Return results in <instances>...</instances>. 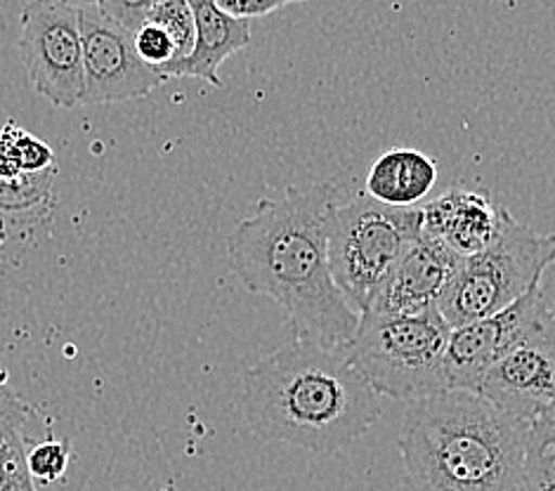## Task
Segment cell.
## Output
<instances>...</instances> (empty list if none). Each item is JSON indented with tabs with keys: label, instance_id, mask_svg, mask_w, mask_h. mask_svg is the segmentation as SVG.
Segmentation results:
<instances>
[{
	"label": "cell",
	"instance_id": "1",
	"mask_svg": "<svg viewBox=\"0 0 555 491\" xmlns=\"http://www.w3.org/2000/svg\"><path fill=\"white\" fill-rule=\"evenodd\" d=\"M332 182L288 188L262 198L256 214L228 236V258L246 290L272 298L286 312L296 338L348 350L360 326L328 264Z\"/></svg>",
	"mask_w": 555,
	"mask_h": 491
},
{
	"label": "cell",
	"instance_id": "2",
	"mask_svg": "<svg viewBox=\"0 0 555 491\" xmlns=\"http://www.w3.org/2000/svg\"><path fill=\"white\" fill-rule=\"evenodd\" d=\"M378 392L346 350L296 338L248 369L246 421L260 440L334 454L380 418Z\"/></svg>",
	"mask_w": 555,
	"mask_h": 491
},
{
	"label": "cell",
	"instance_id": "3",
	"mask_svg": "<svg viewBox=\"0 0 555 491\" xmlns=\"http://www.w3.org/2000/svg\"><path fill=\"white\" fill-rule=\"evenodd\" d=\"M530 423L478 392H435L412 402L400 428L404 491H525Z\"/></svg>",
	"mask_w": 555,
	"mask_h": 491
},
{
	"label": "cell",
	"instance_id": "4",
	"mask_svg": "<svg viewBox=\"0 0 555 491\" xmlns=\"http://www.w3.org/2000/svg\"><path fill=\"white\" fill-rule=\"evenodd\" d=\"M449 336L452 326L438 308L416 314L362 312L346 352L378 395L416 402L447 390Z\"/></svg>",
	"mask_w": 555,
	"mask_h": 491
},
{
	"label": "cell",
	"instance_id": "5",
	"mask_svg": "<svg viewBox=\"0 0 555 491\" xmlns=\"http://www.w3.org/2000/svg\"><path fill=\"white\" fill-rule=\"evenodd\" d=\"M423 234V210L395 208L369 194L336 204L328 216V264L350 308L362 314L406 248Z\"/></svg>",
	"mask_w": 555,
	"mask_h": 491
},
{
	"label": "cell",
	"instance_id": "6",
	"mask_svg": "<svg viewBox=\"0 0 555 491\" xmlns=\"http://www.w3.org/2000/svg\"><path fill=\"white\" fill-rule=\"evenodd\" d=\"M553 264L555 234H539L508 214L492 244L461 260L438 310L452 328L496 314L539 288Z\"/></svg>",
	"mask_w": 555,
	"mask_h": 491
},
{
	"label": "cell",
	"instance_id": "7",
	"mask_svg": "<svg viewBox=\"0 0 555 491\" xmlns=\"http://www.w3.org/2000/svg\"><path fill=\"white\" fill-rule=\"evenodd\" d=\"M20 52L36 95L60 109L86 104L81 10L64 0H29Z\"/></svg>",
	"mask_w": 555,
	"mask_h": 491
},
{
	"label": "cell",
	"instance_id": "8",
	"mask_svg": "<svg viewBox=\"0 0 555 491\" xmlns=\"http://www.w3.org/2000/svg\"><path fill=\"white\" fill-rule=\"evenodd\" d=\"M86 104H112L147 98L168 78L142 62L133 31L104 15L100 5L81 8Z\"/></svg>",
	"mask_w": 555,
	"mask_h": 491
},
{
	"label": "cell",
	"instance_id": "9",
	"mask_svg": "<svg viewBox=\"0 0 555 491\" xmlns=\"http://www.w3.org/2000/svg\"><path fill=\"white\" fill-rule=\"evenodd\" d=\"M546 322L548 314L534 288L506 310L452 328L444 354L447 388L475 392L501 357Z\"/></svg>",
	"mask_w": 555,
	"mask_h": 491
},
{
	"label": "cell",
	"instance_id": "10",
	"mask_svg": "<svg viewBox=\"0 0 555 491\" xmlns=\"http://www.w3.org/2000/svg\"><path fill=\"white\" fill-rule=\"evenodd\" d=\"M475 392L527 423L544 416L555 400V328L551 320L501 357Z\"/></svg>",
	"mask_w": 555,
	"mask_h": 491
},
{
	"label": "cell",
	"instance_id": "11",
	"mask_svg": "<svg viewBox=\"0 0 555 491\" xmlns=\"http://www.w3.org/2000/svg\"><path fill=\"white\" fill-rule=\"evenodd\" d=\"M461 260L464 258H459L438 238L421 234L395 264L366 312L416 314L438 308L442 294L461 268Z\"/></svg>",
	"mask_w": 555,
	"mask_h": 491
},
{
	"label": "cell",
	"instance_id": "12",
	"mask_svg": "<svg viewBox=\"0 0 555 491\" xmlns=\"http://www.w3.org/2000/svg\"><path fill=\"white\" fill-rule=\"evenodd\" d=\"M423 210V234L438 238L459 258H470L494 242L508 218L504 206L478 190H449Z\"/></svg>",
	"mask_w": 555,
	"mask_h": 491
},
{
	"label": "cell",
	"instance_id": "13",
	"mask_svg": "<svg viewBox=\"0 0 555 491\" xmlns=\"http://www.w3.org/2000/svg\"><path fill=\"white\" fill-rule=\"evenodd\" d=\"M194 15V50L190 57L166 64V78H199L216 88H222L220 64L234 52L248 48L250 24L236 20L220 10L216 0H188Z\"/></svg>",
	"mask_w": 555,
	"mask_h": 491
},
{
	"label": "cell",
	"instance_id": "14",
	"mask_svg": "<svg viewBox=\"0 0 555 491\" xmlns=\"http://www.w3.org/2000/svg\"><path fill=\"white\" fill-rule=\"evenodd\" d=\"M435 182H438V164L428 154L392 147L383 152L369 168L364 194L386 206L412 208L430 194Z\"/></svg>",
	"mask_w": 555,
	"mask_h": 491
},
{
	"label": "cell",
	"instance_id": "15",
	"mask_svg": "<svg viewBox=\"0 0 555 491\" xmlns=\"http://www.w3.org/2000/svg\"><path fill=\"white\" fill-rule=\"evenodd\" d=\"M52 168H55V156L46 142L15 124L0 130V178L12 180Z\"/></svg>",
	"mask_w": 555,
	"mask_h": 491
},
{
	"label": "cell",
	"instance_id": "16",
	"mask_svg": "<svg viewBox=\"0 0 555 491\" xmlns=\"http://www.w3.org/2000/svg\"><path fill=\"white\" fill-rule=\"evenodd\" d=\"M525 491H555V421L548 414L527 430Z\"/></svg>",
	"mask_w": 555,
	"mask_h": 491
},
{
	"label": "cell",
	"instance_id": "17",
	"mask_svg": "<svg viewBox=\"0 0 555 491\" xmlns=\"http://www.w3.org/2000/svg\"><path fill=\"white\" fill-rule=\"evenodd\" d=\"M147 22L162 26V29L170 36V41H173V46H176L173 62H180V60L192 55L196 29H194V15H192V8L188 0H158L147 15Z\"/></svg>",
	"mask_w": 555,
	"mask_h": 491
},
{
	"label": "cell",
	"instance_id": "18",
	"mask_svg": "<svg viewBox=\"0 0 555 491\" xmlns=\"http://www.w3.org/2000/svg\"><path fill=\"white\" fill-rule=\"evenodd\" d=\"M0 491H36L22 430L15 428H0Z\"/></svg>",
	"mask_w": 555,
	"mask_h": 491
},
{
	"label": "cell",
	"instance_id": "19",
	"mask_svg": "<svg viewBox=\"0 0 555 491\" xmlns=\"http://www.w3.org/2000/svg\"><path fill=\"white\" fill-rule=\"evenodd\" d=\"M26 466L34 482L55 484L69 468V447L60 440L38 442L26 451Z\"/></svg>",
	"mask_w": 555,
	"mask_h": 491
},
{
	"label": "cell",
	"instance_id": "20",
	"mask_svg": "<svg viewBox=\"0 0 555 491\" xmlns=\"http://www.w3.org/2000/svg\"><path fill=\"white\" fill-rule=\"evenodd\" d=\"M52 176H55V168L46 172H29V176L12 180L0 178V208H26L38 204Z\"/></svg>",
	"mask_w": 555,
	"mask_h": 491
},
{
	"label": "cell",
	"instance_id": "21",
	"mask_svg": "<svg viewBox=\"0 0 555 491\" xmlns=\"http://www.w3.org/2000/svg\"><path fill=\"white\" fill-rule=\"evenodd\" d=\"M133 41L142 62H147L154 69H162V66L176 60V46L170 41V36L162 26H156L152 22H144L140 26L133 34Z\"/></svg>",
	"mask_w": 555,
	"mask_h": 491
},
{
	"label": "cell",
	"instance_id": "22",
	"mask_svg": "<svg viewBox=\"0 0 555 491\" xmlns=\"http://www.w3.org/2000/svg\"><path fill=\"white\" fill-rule=\"evenodd\" d=\"M156 3L158 0H100V10L135 34Z\"/></svg>",
	"mask_w": 555,
	"mask_h": 491
},
{
	"label": "cell",
	"instance_id": "23",
	"mask_svg": "<svg viewBox=\"0 0 555 491\" xmlns=\"http://www.w3.org/2000/svg\"><path fill=\"white\" fill-rule=\"evenodd\" d=\"M220 10L228 12V15L236 20H258L272 15V12L282 10L286 5H298V3H308V0H216Z\"/></svg>",
	"mask_w": 555,
	"mask_h": 491
},
{
	"label": "cell",
	"instance_id": "24",
	"mask_svg": "<svg viewBox=\"0 0 555 491\" xmlns=\"http://www.w3.org/2000/svg\"><path fill=\"white\" fill-rule=\"evenodd\" d=\"M29 416H31V409L26 406L15 392L8 390L5 385L0 383V428L22 430V426Z\"/></svg>",
	"mask_w": 555,
	"mask_h": 491
},
{
	"label": "cell",
	"instance_id": "25",
	"mask_svg": "<svg viewBox=\"0 0 555 491\" xmlns=\"http://www.w3.org/2000/svg\"><path fill=\"white\" fill-rule=\"evenodd\" d=\"M539 294H541V302H544V310L551 320V326L555 328V268H548L544 279H541Z\"/></svg>",
	"mask_w": 555,
	"mask_h": 491
},
{
	"label": "cell",
	"instance_id": "26",
	"mask_svg": "<svg viewBox=\"0 0 555 491\" xmlns=\"http://www.w3.org/2000/svg\"><path fill=\"white\" fill-rule=\"evenodd\" d=\"M64 3H69V5H74V8H90V5H100V0H64Z\"/></svg>",
	"mask_w": 555,
	"mask_h": 491
},
{
	"label": "cell",
	"instance_id": "27",
	"mask_svg": "<svg viewBox=\"0 0 555 491\" xmlns=\"http://www.w3.org/2000/svg\"><path fill=\"white\" fill-rule=\"evenodd\" d=\"M546 414H548V416H551V418L555 421V400H553V404L548 406V411H546Z\"/></svg>",
	"mask_w": 555,
	"mask_h": 491
}]
</instances>
